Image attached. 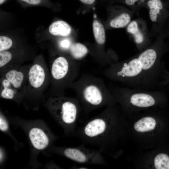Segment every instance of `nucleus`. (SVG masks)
I'll return each instance as SVG.
<instances>
[{
	"label": "nucleus",
	"mask_w": 169,
	"mask_h": 169,
	"mask_svg": "<svg viewBox=\"0 0 169 169\" xmlns=\"http://www.w3.org/2000/svg\"><path fill=\"white\" fill-rule=\"evenodd\" d=\"M156 38L153 44L136 55L106 67L102 71L103 75L111 80L147 88L155 80L163 44V36Z\"/></svg>",
	"instance_id": "f257e3e1"
},
{
	"label": "nucleus",
	"mask_w": 169,
	"mask_h": 169,
	"mask_svg": "<svg viewBox=\"0 0 169 169\" xmlns=\"http://www.w3.org/2000/svg\"><path fill=\"white\" fill-rule=\"evenodd\" d=\"M69 88L76 93L86 114L116 101L102 79L92 75L82 74L70 85Z\"/></svg>",
	"instance_id": "f03ea898"
},
{
	"label": "nucleus",
	"mask_w": 169,
	"mask_h": 169,
	"mask_svg": "<svg viewBox=\"0 0 169 169\" xmlns=\"http://www.w3.org/2000/svg\"><path fill=\"white\" fill-rule=\"evenodd\" d=\"M45 105L67 135L72 136L82 109L78 98L64 95L49 97Z\"/></svg>",
	"instance_id": "7ed1b4c3"
},
{
	"label": "nucleus",
	"mask_w": 169,
	"mask_h": 169,
	"mask_svg": "<svg viewBox=\"0 0 169 169\" xmlns=\"http://www.w3.org/2000/svg\"><path fill=\"white\" fill-rule=\"evenodd\" d=\"M73 59L59 56L49 66L51 83L47 93L49 97L64 95L66 89L76 80L80 70L79 65Z\"/></svg>",
	"instance_id": "20e7f679"
},
{
	"label": "nucleus",
	"mask_w": 169,
	"mask_h": 169,
	"mask_svg": "<svg viewBox=\"0 0 169 169\" xmlns=\"http://www.w3.org/2000/svg\"><path fill=\"white\" fill-rule=\"evenodd\" d=\"M30 66L21 65L0 73L1 98L17 102L23 100Z\"/></svg>",
	"instance_id": "39448f33"
},
{
	"label": "nucleus",
	"mask_w": 169,
	"mask_h": 169,
	"mask_svg": "<svg viewBox=\"0 0 169 169\" xmlns=\"http://www.w3.org/2000/svg\"><path fill=\"white\" fill-rule=\"evenodd\" d=\"M51 76L48 67L44 63L37 62L30 66L23 100L37 102L44 98V93L49 87Z\"/></svg>",
	"instance_id": "423d86ee"
},
{
	"label": "nucleus",
	"mask_w": 169,
	"mask_h": 169,
	"mask_svg": "<svg viewBox=\"0 0 169 169\" xmlns=\"http://www.w3.org/2000/svg\"><path fill=\"white\" fill-rule=\"evenodd\" d=\"M55 151L79 163L102 165L105 163L102 154L100 151L88 148L84 144L76 147L56 148Z\"/></svg>",
	"instance_id": "0eeeda50"
},
{
	"label": "nucleus",
	"mask_w": 169,
	"mask_h": 169,
	"mask_svg": "<svg viewBox=\"0 0 169 169\" xmlns=\"http://www.w3.org/2000/svg\"><path fill=\"white\" fill-rule=\"evenodd\" d=\"M149 17L151 23L149 32L151 37L163 35L169 12L163 0H146Z\"/></svg>",
	"instance_id": "6e6552de"
},
{
	"label": "nucleus",
	"mask_w": 169,
	"mask_h": 169,
	"mask_svg": "<svg viewBox=\"0 0 169 169\" xmlns=\"http://www.w3.org/2000/svg\"><path fill=\"white\" fill-rule=\"evenodd\" d=\"M126 31L139 51L151 44V37L147 23L142 18H138L131 21L126 27Z\"/></svg>",
	"instance_id": "1a4fd4ad"
},
{
	"label": "nucleus",
	"mask_w": 169,
	"mask_h": 169,
	"mask_svg": "<svg viewBox=\"0 0 169 169\" xmlns=\"http://www.w3.org/2000/svg\"><path fill=\"white\" fill-rule=\"evenodd\" d=\"M109 9L110 15L109 25L112 28L126 27L135 14L133 10L124 6L111 5Z\"/></svg>",
	"instance_id": "9d476101"
},
{
	"label": "nucleus",
	"mask_w": 169,
	"mask_h": 169,
	"mask_svg": "<svg viewBox=\"0 0 169 169\" xmlns=\"http://www.w3.org/2000/svg\"><path fill=\"white\" fill-rule=\"evenodd\" d=\"M29 137L32 144L37 150L44 149L49 142V139L46 133L39 127L31 129L29 132Z\"/></svg>",
	"instance_id": "9b49d317"
},
{
	"label": "nucleus",
	"mask_w": 169,
	"mask_h": 169,
	"mask_svg": "<svg viewBox=\"0 0 169 169\" xmlns=\"http://www.w3.org/2000/svg\"><path fill=\"white\" fill-rule=\"evenodd\" d=\"M132 91V90H131ZM130 97V102L133 105L140 107H149L154 105L155 99L151 92L132 91Z\"/></svg>",
	"instance_id": "f8f14e48"
},
{
	"label": "nucleus",
	"mask_w": 169,
	"mask_h": 169,
	"mask_svg": "<svg viewBox=\"0 0 169 169\" xmlns=\"http://www.w3.org/2000/svg\"><path fill=\"white\" fill-rule=\"evenodd\" d=\"M49 31L53 35L67 36L71 33V28L65 22L59 20L51 24L49 27Z\"/></svg>",
	"instance_id": "ddd939ff"
},
{
	"label": "nucleus",
	"mask_w": 169,
	"mask_h": 169,
	"mask_svg": "<svg viewBox=\"0 0 169 169\" xmlns=\"http://www.w3.org/2000/svg\"><path fill=\"white\" fill-rule=\"evenodd\" d=\"M156 125V121L154 118L146 117L136 122L134 125V128L138 132H145L153 130Z\"/></svg>",
	"instance_id": "4468645a"
},
{
	"label": "nucleus",
	"mask_w": 169,
	"mask_h": 169,
	"mask_svg": "<svg viewBox=\"0 0 169 169\" xmlns=\"http://www.w3.org/2000/svg\"><path fill=\"white\" fill-rule=\"evenodd\" d=\"M69 51L71 58L75 60L83 59L89 52L88 48L79 43L72 44Z\"/></svg>",
	"instance_id": "2eb2a0df"
},
{
	"label": "nucleus",
	"mask_w": 169,
	"mask_h": 169,
	"mask_svg": "<svg viewBox=\"0 0 169 169\" xmlns=\"http://www.w3.org/2000/svg\"><path fill=\"white\" fill-rule=\"evenodd\" d=\"M124 4L133 10L135 14L139 15V12L142 8H147L146 0H112Z\"/></svg>",
	"instance_id": "dca6fc26"
},
{
	"label": "nucleus",
	"mask_w": 169,
	"mask_h": 169,
	"mask_svg": "<svg viewBox=\"0 0 169 169\" xmlns=\"http://www.w3.org/2000/svg\"><path fill=\"white\" fill-rule=\"evenodd\" d=\"M93 30L95 40L99 45L104 44L105 41V34L103 25L97 20L94 21Z\"/></svg>",
	"instance_id": "f3484780"
},
{
	"label": "nucleus",
	"mask_w": 169,
	"mask_h": 169,
	"mask_svg": "<svg viewBox=\"0 0 169 169\" xmlns=\"http://www.w3.org/2000/svg\"><path fill=\"white\" fill-rule=\"evenodd\" d=\"M154 163L156 169H169V156L165 153H160L155 157Z\"/></svg>",
	"instance_id": "a211bd4d"
},
{
	"label": "nucleus",
	"mask_w": 169,
	"mask_h": 169,
	"mask_svg": "<svg viewBox=\"0 0 169 169\" xmlns=\"http://www.w3.org/2000/svg\"><path fill=\"white\" fill-rule=\"evenodd\" d=\"M12 45L13 41L10 38L5 36H0V51L10 49Z\"/></svg>",
	"instance_id": "6ab92c4d"
},
{
	"label": "nucleus",
	"mask_w": 169,
	"mask_h": 169,
	"mask_svg": "<svg viewBox=\"0 0 169 169\" xmlns=\"http://www.w3.org/2000/svg\"><path fill=\"white\" fill-rule=\"evenodd\" d=\"M72 44L69 39L64 38L59 41V47L61 50L68 51L69 50Z\"/></svg>",
	"instance_id": "aec40b11"
},
{
	"label": "nucleus",
	"mask_w": 169,
	"mask_h": 169,
	"mask_svg": "<svg viewBox=\"0 0 169 169\" xmlns=\"http://www.w3.org/2000/svg\"><path fill=\"white\" fill-rule=\"evenodd\" d=\"M8 129V124L5 118L2 114H0V129L3 131H6Z\"/></svg>",
	"instance_id": "412c9836"
},
{
	"label": "nucleus",
	"mask_w": 169,
	"mask_h": 169,
	"mask_svg": "<svg viewBox=\"0 0 169 169\" xmlns=\"http://www.w3.org/2000/svg\"><path fill=\"white\" fill-rule=\"evenodd\" d=\"M28 3L32 5H37L40 3L41 0H21Z\"/></svg>",
	"instance_id": "4be33fe9"
},
{
	"label": "nucleus",
	"mask_w": 169,
	"mask_h": 169,
	"mask_svg": "<svg viewBox=\"0 0 169 169\" xmlns=\"http://www.w3.org/2000/svg\"><path fill=\"white\" fill-rule=\"evenodd\" d=\"M82 3L87 4L91 5L93 4L95 1V0H79Z\"/></svg>",
	"instance_id": "5701e85b"
},
{
	"label": "nucleus",
	"mask_w": 169,
	"mask_h": 169,
	"mask_svg": "<svg viewBox=\"0 0 169 169\" xmlns=\"http://www.w3.org/2000/svg\"><path fill=\"white\" fill-rule=\"evenodd\" d=\"M168 10H169V0H166L164 1Z\"/></svg>",
	"instance_id": "b1692460"
},
{
	"label": "nucleus",
	"mask_w": 169,
	"mask_h": 169,
	"mask_svg": "<svg viewBox=\"0 0 169 169\" xmlns=\"http://www.w3.org/2000/svg\"><path fill=\"white\" fill-rule=\"evenodd\" d=\"M74 168L77 169H87L88 168L87 167L85 166H75L74 167Z\"/></svg>",
	"instance_id": "393cba45"
},
{
	"label": "nucleus",
	"mask_w": 169,
	"mask_h": 169,
	"mask_svg": "<svg viewBox=\"0 0 169 169\" xmlns=\"http://www.w3.org/2000/svg\"><path fill=\"white\" fill-rule=\"evenodd\" d=\"M5 0H0V4H2Z\"/></svg>",
	"instance_id": "a878e982"
}]
</instances>
